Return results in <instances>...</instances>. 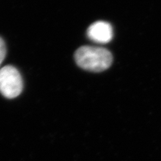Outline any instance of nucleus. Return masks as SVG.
<instances>
[{
    "label": "nucleus",
    "instance_id": "1",
    "mask_svg": "<svg viewBox=\"0 0 161 161\" xmlns=\"http://www.w3.org/2000/svg\"><path fill=\"white\" fill-rule=\"evenodd\" d=\"M75 60L78 66L91 72H102L110 67L113 56L104 48L94 46H81L75 53Z\"/></svg>",
    "mask_w": 161,
    "mask_h": 161
},
{
    "label": "nucleus",
    "instance_id": "2",
    "mask_svg": "<svg viewBox=\"0 0 161 161\" xmlns=\"http://www.w3.org/2000/svg\"><path fill=\"white\" fill-rule=\"evenodd\" d=\"M23 88V78L14 66L8 65L0 69V92L5 97H17Z\"/></svg>",
    "mask_w": 161,
    "mask_h": 161
},
{
    "label": "nucleus",
    "instance_id": "3",
    "mask_svg": "<svg viewBox=\"0 0 161 161\" xmlns=\"http://www.w3.org/2000/svg\"><path fill=\"white\" fill-rule=\"evenodd\" d=\"M86 33L89 39L98 43H108L114 36L111 25L104 21H98L92 23L88 28Z\"/></svg>",
    "mask_w": 161,
    "mask_h": 161
},
{
    "label": "nucleus",
    "instance_id": "4",
    "mask_svg": "<svg viewBox=\"0 0 161 161\" xmlns=\"http://www.w3.org/2000/svg\"><path fill=\"white\" fill-rule=\"evenodd\" d=\"M6 55V46L4 40L0 37V66L5 59Z\"/></svg>",
    "mask_w": 161,
    "mask_h": 161
}]
</instances>
